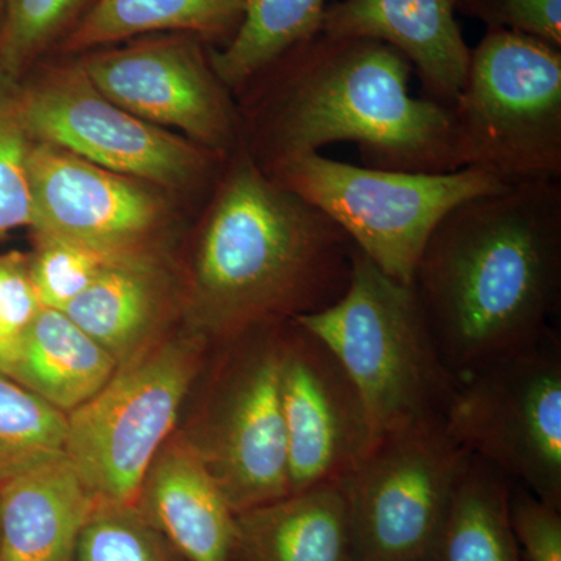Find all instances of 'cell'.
I'll list each match as a JSON object with an SVG mask.
<instances>
[{"label":"cell","instance_id":"52a82bcc","mask_svg":"<svg viewBox=\"0 0 561 561\" xmlns=\"http://www.w3.org/2000/svg\"><path fill=\"white\" fill-rule=\"evenodd\" d=\"M201 334L150 346L68 413L65 454L99 504L136 505L201 368Z\"/></svg>","mask_w":561,"mask_h":561},{"label":"cell","instance_id":"ac0fdd59","mask_svg":"<svg viewBox=\"0 0 561 561\" xmlns=\"http://www.w3.org/2000/svg\"><path fill=\"white\" fill-rule=\"evenodd\" d=\"M236 553L245 561H351L343 481L321 483L236 513Z\"/></svg>","mask_w":561,"mask_h":561},{"label":"cell","instance_id":"ffe728a7","mask_svg":"<svg viewBox=\"0 0 561 561\" xmlns=\"http://www.w3.org/2000/svg\"><path fill=\"white\" fill-rule=\"evenodd\" d=\"M119 364L62 311L43 308L3 375L70 413L113 378Z\"/></svg>","mask_w":561,"mask_h":561},{"label":"cell","instance_id":"7a4b0ae2","mask_svg":"<svg viewBox=\"0 0 561 561\" xmlns=\"http://www.w3.org/2000/svg\"><path fill=\"white\" fill-rule=\"evenodd\" d=\"M412 73L381 41L319 33L238 88L257 91L253 139L242 147L264 172L334 142L356 144L367 168L459 171L453 111L412 95Z\"/></svg>","mask_w":561,"mask_h":561},{"label":"cell","instance_id":"83f0119b","mask_svg":"<svg viewBox=\"0 0 561 561\" xmlns=\"http://www.w3.org/2000/svg\"><path fill=\"white\" fill-rule=\"evenodd\" d=\"M76 561H171L138 505L99 504L81 531Z\"/></svg>","mask_w":561,"mask_h":561},{"label":"cell","instance_id":"4fadbf2b","mask_svg":"<svg viewBox=\"0 0 561 561\" xmlns=\"http://www.w3.org/2000/svg\"><path fill=\"white\" fill-rule=\"evenodd\" d=\"M283 321L267 323L264 339L227 373L197 445L234 513L289 494L279 393Z\"/></svg>","mask_w":561,"mask_h":561},{"label":"cell","instance_id":"30bf717a","mask_svg":"<svg viewBox=\"0 0 561 561\" xmlns=\"http://www.w3.org/2000/svg\"><path fill=\"white\" fill-rule=\"evenodd\" d=\"M24 95L35 140L151 186L190 190L208 183L227 158L110 101L81 61L47 66L24 84Z\"/></svg>","mask_w":561,"mask_h":561},{"label":"cell","instance_id":"8992f818","mask_svg":"<svg viewBox=\"0 0 561 561\" xmlns=\"http://www.w3.org/2000/svg\"><path fill=\"white\" fill-rule=\"evenodd\" d=\"M265 173L330 217L386 275L405 284H412L424 247L449 210L505 187L478 169L383 171L321 153L290 158Z\"/></svg>","mask_w":561,"mask_h":561},{"label":"cell","instance_id":"f546056e","mask_svg":"<svg viewBox=\"0 0 561 561\" xmlns=\"http://www.w3.org/2000/svg\"><path fill=\"white\" fill-rule=\"evenodd\" d=\"M454 7L486 31L523 33L561 49V0H454Z\"/></svg>","mask_w":561,"mask_h":561},{"label":"cell","instance_id":"1f68e13d","mask_svg":"<svg viewBox=\"0 0 561 561\" xmlns=\"http://www.w3.org/2000/svg\"><path fill=\"white\" fill-rule=\"evenodd\" d=\"M2 16H3L2 0H0V27H2Z\"/></svg>","mask_w":561,"mask_h":561},{"label":"cell","instance_id":"603a6c76","mask_svg":"<svg viewBox=\"0 0 561 561\" xmlns=\"http://www.w3.org/2000/svg\"><path fill=\"white\" fill-rule=\"evenodd\" d=\"M327 0H245L241 27L209 61L230 91L321 32Z\"/></svg>","mask_w":561,"mask_h":561},{"label":"cell","instance_id":"7402d4cb","mask_svg":"<svg viewBox=\"0 0 561 561\" xmlns=\"http://www.w3.org/2000/svg\"><path fill=\"white\" fill-rule=\"evenodd\" d=\"M513 482L468 454L430 561H524L511 522Z\"/></svg>","mask_w":561,"mask_h":561},{"label":"cell","instance_id":"5bb4252c","mask_svg":"<svg viewBox=\"0 0 561 561\" xmlns=\"http://www.w3.org/2000/svg\"><path fill=\"white\" fill-rule=\"evenodd\" d=\"M32 231L110 254L149 250L165 221V202L146 181L111 172L35 140L28 157Z\"/></svg>","mask_w":561,"mask_h":561},{"label":"cell","instance_id":"277c9868","mask_svg":"<svg viewBox=\"0 0 561 561\" xmlns=\"http://www.w3.org/2000/svg\"><path fill=\"white\" fill-rule=\"evenodd\" d=\"M295 321L342 365L364 402L375 440L405 424L445 416L457 382L443 364L412 284L386 275L356 247L342 297Z\"/></svg>","mask_w":561,"mask_h":561},{"label":"cell","instance_id":"4316f807","mask_svg":"<svg viewBox=\"0 0 561 561\" xmlns=\"http://www.w3.org/2000/svg\"><path fill=\"white\" fill-rule=\"evenodd\" d=\"M35 249L28 253L33 286L43 308L65 311L105 271L106 265L124 256L92 249L83 243L36 234Z\"/></svg>","mask_w":561,"mask_h":561},{"label":"cell","instance_id":"9c48e42d","mask_svg":"<svg viewBox=\"0 0 561 561\" xmlns=\"http://www.w3.org/2000/svg\"><path fill=\"white\" fill-rule=\"evenodd\" d=\"M467 457L443 419L379 435L343 479L351 561H430Z\"/></svg>","mask_w":561,"mask_h":561},{"label":"cell","instance_id":"8fae6325","mask_svg":"<svg viewBox=\"0 0 561 561\" xmlns=\"http://www.w3.org/2000/svg\"><path fill=\"white\" fill-rule=\"evenodd\" d=\"M110 101L157 127L180 130L203 149L228 157L242 146L230 90L191 35L139 41L80 60Z\"/></svg>","mask_w":561,"mask_h":561},{"label":"cell","instance_id":"2e32d148","mask_svg":"<svg viewBox=\"0 0 561 561\" xmlns=\"http://www.w3.org/2000/svg\"><path fill=\"white\" fill-rule=\"evenodd\" d=\"M151 526L190 561H232L236 513L195 443L162 446L140 486L138 502Z\"/></svg>","mask_w":561,"mask_h":561},{"label":"cell","instance_id":"d6986e66","mask_svg":"<svg viewBox=\"0 0 561 561\" xmlns=\"http://www.w3.org/2000/svg\"><path fill=\"white\" fill-rule=\"evenodd\" d=\"M169 280L150 250L124 254L65 309L77 327L124 365L150 348L164 317Z\"/></svg>","mask_w":561,"mask_h":561},{"label":"cell","instance_id":"ba28073f","mask_svg":"<svg viewBox=\"0 0 561 561\" xmlns=\"http://www.w3.org/2000/svg\"><path fill=\"white\" fill-rule=\"evenodd\" d=\"M443 420L465 453L561 511V354L553 332L457 382Z\"/></svg>","mask_w":561,"mask_h":561},{"label":"cell","instance_id":"44dd1931","mask_svg":"<svg viewBox=\"0 0 561 561\" xmlns=\"http://www.w3.org/2000/svg\"><path fill=\"white\" fill-rule=\"evenodd\" d=\"M245 0H94L62 41L81 51L149 33L173 32L227 46L241 27Z\"/></svg>","mask_w":561,"mask_h":561},{"label":"cell","instance_id":"5b68a950","mask_svg":"<svg viewBox=\"0 0 561 561\" xmlns=\"http://www.w3.org/2000/svg\"><path fill=\"white\" fill-rule=\"evenodd\" d=\"M451 111L461 169L505 186L561 180V49L486 31Z\"/></svg>","mask_w":561,"mask_h":561},{"label":"cell","instance_id":"3957f363","mask_svg":"<svg viewBox=\"0 0 561 561\" xmlns=\"http://www.w3.org/2000/svg\"><path fill=\"white\" fill-rule=\"evenodd\" d=\"M192 262L197 334L228 339L323 311L350 283L346 232L267 175L243 147L228 154Z\"/></svg>","mask_w":561,"mask_h":561},{"label":"cell","instance_id":"cb8c5ba5","mask_svg":"<svg viewBox=\"0 0 561 561\" xmlns=\"http://www.w3.org/2000/svg\"><path fill=\"white\" fill-rule=\"evenodd\" d=\"M68 413L0 371V482L65 454Z\"/></svg>","mask_w":561,"mask_h":561},{"label":"cell","instance_id":"d4e9b609","mask_svg":"<svg viewBox=\"0 0 561 561\" xmlns=\"http://www.w3.org/2000/svg\"><path fill=\"white\" fill-rule=\"evenodd\" d=\"M94 0H2L0 73L22 81L28 69L83 20Z\"/></svg>","mask_w":561,"mask_h":561},{"label":"cell","instance_id":"6da1fadb","mask_svg":"<svg viewBox=\"0 0 561 561\" xmlns=\"http://www.w3.org/2000/svg\"><path fill=\"white\" fill-rule=\"evenodd\" d=\"M412 287L456 382L552 334L561 300V181H529L449 210Z\"/></svg>","mask_w":561,"mask_h":561},{"label":"cell","instance_id":"9a60e30c","mask_svg":"<svg viewBox=\"0 0 561 561\" xmlns=\"http://www.w3.org/2000/svg\"><path fill=\"white\" fill-rule=\"evenodd\" d=\"M320 33L381 41L411 62L427 99L451 108L459 98L471 49L454 0H342L327 7Z\"/></svg>","mask_w":561,"mask_h":561},{"label":"cell","instance_id":"7c38bea8","mask_svg":"<svg viewBox=\"0 0 561 561\" xmlns=\"http://www.w3.org/2000/svg\"><path fill=\"white\" fill-rule=\"evenodd\" d=\"M279 393L289 494L348 478L375 443L370 419L334 354L295 320L280 327Z\"/></svg>","mask_w":561,"mask_h":561},{"label":"cell","instance_id":"484cf974","mask_svg":"<svg viewBox=\"0 0 561 561\" xmlns=\"http://www.w3.org/2000/svg\"><path fill=\"white\" fill-rule=\"evenodd\" d=\"M33 144L24 84L0 73V239L32 227L28 157Z\"/></svg>","mask_w":561,"mask_h":561},{"label":"cell","instance_id":"4dcf8cb0","mask_svg":"<svg viewBox=\"0 0 561 561\" xmlns=\"http://www.w3.org/2000/svg\"><path fill=\"white\" fill-rule=\"evenodd\" d=\"M511 522L527 561H561V511L513 483Z\"/></svg>","mask_w":561,"mask_h":561},{"label":"cell","instance_id":"e0dca14e","mask_svg":"<svg viewBox=\"0 0 561 561\" xmlns=\"http://www.w3.org/2000/svg\"><path fill=\"white\" fill-rule=\"evenodd\" d=\"M99 501L66 454L0 482V561H73Z\"/></svg>","mask_w":561,"mask_h":561},{"label":"cell","instance_id":"f1b7e54d","mask_svg":"<svg viewBox=\"0 0 561 561\" xmlns=\"http://www.w3.org/2000/svg\"><path fill=\"white\" fill-rule=\"evenodd\" d=\"M41 309L28 254L22 251L0 254V371L9 368Z\"/></svg>","mask_w":561,"mask_h":561}]
</instances>
